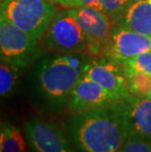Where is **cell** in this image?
<instances>
[{"label": "cell", "mask_w": 151, "mask_h": 152, "mask_svg": "<svg viewBox=\"0 0 151 152\" xmlns=\"http://www.w3.org/2000/svg\"><path fill=\"white\" fill-rule=\"evenodd\" d=\"M24 130L34 152H76L67 132L53 122L31 118L25 123Z\"/></svg>", "instance_id": "cell-6"}, {"label": "cell", "mask_w": 151, "mask_h": 152, "mask_svg": "<svg viewBox=\"0 0 151 152\" xmlns=\"http://www.w3.org/2000/svg\"><path fill=\"white\" fill-rule=\"evenodd\" d=\"M64 130L79 152H119L128 137L117 106L70 113Z\"/></svg>", "instance_id": "cell-2"}, {"label": "cell", "mask_w": 151, "mask_h": 152, "mask_svg": "<svg viewBox=\"0 0 151 152\" xmlns=\"http://www.w3.org/2000/svg\"><path fill=\"white\" fill-rule=\"evenodd\" d=\"M128 86L134 97H147L151 91V75L124 67Z\"/></svg>", "instance_id": "cell-15"}, {"label": "cell", "mask_w": 151, "mask_h": 152, "mask_svg": "<svg viewBox=\"0 0 151 152\" xmlns=\"http://www.w3.org/2000/svg\"><path fill=\"white\" fill-rule=\"evenodd\" d=\"M71 9L88 41L89 55L91 57L103 56L109 44L114 23L106 13L99 9L92 7Z\"/></svg>", "instance_id": "cell-7"}, {"label": "cell", "mask_w": 151, "mask_h": 152, "mask_svg": "<svg viewBox=\"0 0 151 152\" xmlns=\"http://www.w3.org/2000/svg\"><path fill=\"white\" fill-rule=\"evenodd\" d=\"M116 23L151 37V0H131L124 15Z\"/></svg>", "instance_id": "cell-12"}, {"label": "cell", "mask_w": 151, "mask_h": 152, "mask_svg": "<svg viewBox=\"0 0 151 152\" xmlns=\"http://www.w3.org/2000/svg\"><path fill=\"white\" fill-rule=\"evenodd\" d=\"M3 1V0H0V2H2Z\"/></svg>", "instance_id": "cell-23"}, {"label": "cell", "mask_w": 151, "mask_h": 152, "mask_svg": "<svg viewBox=\"0 0 151 152\" xmlns=\"http://www.w3.org/2000/svg\"><path fill=\"white\" fill-rule=\"evenodd\" d=\"M48 1H52V2H54V0H48Z\"/></svg>", "instance_id": "cell-22"}, {"label": "cell", "mask_w": 151, "mask_h": 152, "mask_svg": "<svg viewBox=\"0 0 151 152\" xmlns=\"http://www.w3.org/2000/svg\"><path fill=\"white\" fill-rule=\"evenodd\" d=\"M92 58L82 53H51L40 57L31 75L35 102L50 112L66 108Z\"/></svg>", "instance_id": "cell-1"}, {"label": "cell", "mask_w": 151, "mask_h": 152, "mask_svg": "<svg viewBox=\"0 0 151 152\" xmlns=\"http://www.w3.org/2000/svg\"><path fill=\"white\" fill-rule=\"evenodd\" d=\"M122 64H123L124 67L128 68V69L139 71V72L151 75V51L141 53L137 56H134L131 59L125 61Z\"/></svg>", "instance_id": "cell-17"}, {"label": "cell", "mask_w": 151, "mask_h": 152, "mask_svg": "<svg viewBox=\"0 0 151 152\" xmlns=\"http://www.w3.org/2000/svg\"><path fill=\"white\" fill-rule=\"evenodd\" d=\"M117 107L126 123L128 137L151 140V99L133 96Z\"/></svg>", "instance_id": "cell-11"}, {"label": "cell", "mask_w": 151, "mask_h": 152, "mask_svg": "<svg viewBox=\"0 0 151 152\" xmlns=\"http://www.w3.org/2000/svg\"><path fill=\"white\" fill-rule=\"evenodd\" d=\"M0 57L22 69L27 68L42 57L39 39L0 16Z\"/></svg>", "instance_id": "cell-5"}, {"label": "cell", "mask_w": 151, "mask_h": 152, "mask_svg": "<svg viewBox=\"0 0 151 152\" xmlns=\"http://www.w3.org/2000/svg\"><path fill=\"white\" fill-rule=\"evenodd\" d=\"M123 102L85 74L74 88L68 103L70 113L115 107Z\"/></svg>", "instance_id": "cell-9"}, {"label": "cell", "mask_w": 151, "mask_h": 152, "mask_svg": "<svg viewBox=\"0 0 151 152\" xmlns=\"http://www.w3.org/2000/svg\"><path fill=\"white\" fill-rule=\"evenodd\" d=\"M85 75L122 101L133 97L128 86L123 64L106 56L93 57Z\"/></svg>", "instance_id": "cell-8"}, {"label": "cell", "mask_w": 151, "mask_h": 152, "mask_svg": "<svg viewBox=\"0 0 151 152\" xmlns=\"http://www.w3.org/2000/svg\"><path fill=\"white\" fill-rule=\"evenodd\" d=\"M0 152H26V143L20 130L8 122L2 123Z\"/></svg>", "instance_id": "cell-13"}, {"label": "cell", "mask_w": 151, "mask_h": 152, "mask_svg": "<svg viewBox=\"0 0 151 152\" xmlns=\"http://www.w3.org/2000/svg\"><path fill=\"white\" fill-rule=\"evenodd\" d=\"M119 152H151V140L128 137Z\"/></svg>", "instance_id": "cell-18"}, {"label": "cell", "mask_w": 151, "mask_h": 152, "mask_svg": "<svg viewBox=\"0 0 151 152\" xmlns=\"http://www.w3.org/2000/svg\"><path fill=\"white\" fill-rule=\"evenodd\" d=\"M78 0H54L56 4H58L65 8H74L76 5V2Z\"/></svg>", "instance_id": "cell-20"}, {"label": "cell", "mask_w": 151, "mask_h": 152, "mask_svg": "<svg viewBox=\"0 0 151 152\" xmlns=\"http://www.w3.org/2000/svg\"><path fill=\"white\" fill-rule=\"evenodd\" d=\"M147 98H149V99H151V91L149 92V94L147 95Z\"/></svg>", "instance_id": "cell-21"}, {"label": "cell", "mask_w": 151, "mask_h": 152, "mask_svg": "<svg viewBox=\"0 0 151 152\" xmlns=\"http://www.w3.org/2000/svg\"><path fill=\"white\" fill-rule=\"evenodd\" d=\"M147 51H151V37L136 33L115 23L111 30L109 44L103 56L122 64Z\"/></svg>", "instance_id": "cell-10"}, {"label": "cell", "mask_w": 151, "mask_h": 152, "mask_svg": "<svg viewBox=\"0 0 151 152\" xmlns=\"http://www.w3.org/2000/svg\"><path fill=\"white\" fill-rule=\"evenodd\" d=\"M102 1L103 0H78L76 2V7H92L102 10Z\"/></svg>", "instance_id": "cell-19"}, {"label": "cell", "mask_w": 151, "mask_h": 152, "mask_svg": "<svg viewBox=\"0 0 151 152\" xmlns=\"http://www.w3.org/2000/svg\"><path fill=\"white\" fill-rule=\"evenodd\" d=\"M131 1V0H103L102 11L106 13L115 24L124 15Z\"/></svg>", "instance_id": "cell-16"}, {"label": "cell", "mask_w": 151, "mask_h": 152, "mask_svg": "<svg viewBox=\"0 0 151 152\" xmlns=\"http://www.w3.org/2000/svg\"><path fill=\"white\" fill-rule=\"evenodd\" d=\"M57 11L48 0H3L0 16L40 40Z\"/></svg>", "instance_id": "cell-3"}, {"label": "cell", "mask_w": 151, "mask_h": 152, "mask_svg": "<svg viewBox=\"0 0 151 152\" xmlns=\"http://www.w3.org/2000/svg\"><path fill=\"white\" fill-rule=\"evenodd\" d=\"M41 39L43 48L50 53H82L90 56L88 41L71 8L64 7L56 12Z\"/></svg>", "instance_id": "cell-4"}, {"label": "cell", "mask_w": 151, "mask_h": 152, "mask_svg": "<svg viewBox=\"0 0 151 152\" xmlns=\"http://www.w3.org/2000/svg\"><path fill=\"white\" fill-rule=\"evenodd\" d=\"M22 68L1 60L0 64V95L9 97L17 88Z\"/></svg>", "instance_id": "cell-14"}]
</instances>
